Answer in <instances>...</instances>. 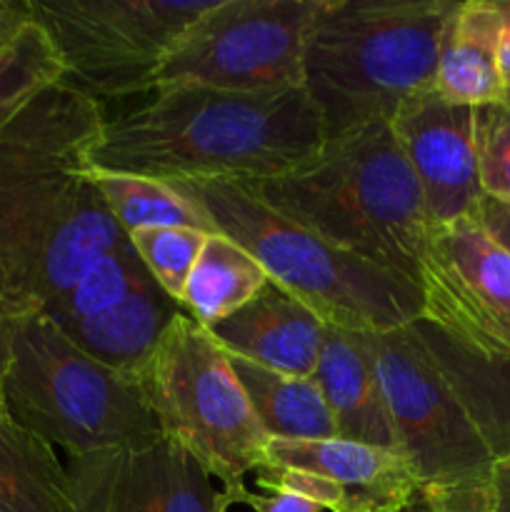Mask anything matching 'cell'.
Returning <instances> with one entry per match:
<instances>
[{
  "instance_id": "ac0fdd59",
  "label": "cell",
  "mask_w": 510,
  "mask_h": 512,
  "mask_svg": "<svg viewBox=\"0 0 510 512\" xmlns=\"http://www.w3.org/2000/svg\"><path fill=\"white\" fill-rule=\"evenodd\" d=\"M428 278H438L473 308L510 323V253L473 218L433 228Z\"/></svg>"
},
{
  "instance_id": "2e32d148",
  "label": "cell",
  "mask_w": 510,
  "mask_h": 512,
  "mask_svg": "<svg viewBox=\"0 0 510 512\" xmlns=\"http://www.w3.org/2000/svg\"><path fill=\"white\" fill-rule=\"evenodd\" d=\"M313 378L333 418L335 438L395 450V435L363 333L325 325Z\"/></svg>"
},
{
  "instance_id": "836d02e7",
  "label": "cell",
  "mask_w": 510,
  "mask_h": 512,
  "mask_svg": "<svg viewBox=\"0 0 510 512\" xmlns=\"http://www.w3.org/2000/svg\"><path fill=\"white\" fill-rule=\"evenodd\" d=\"M498 3V70L505 90L510 93V0Z\"/></svg>"
},
{
  "instance_id": "52a82bcc",
  "label": "cell",
  "mask_w": 510,
  "mask_h": 512,
  "mask_svg": "<svg viewBox=\"0 0 510 512\" xmlns=\"http://www.w3.org/2000/svg\"><path fill=\"white\" fill-rule=\"evenodd\" d=\"M135 380L160 433L220 480V490L245 485V475L265 463L270 438L228 353L190 315H175Z\"/></svg>"
},
{
  "instance_id": "8992f818",
  "label": "cell",
  "mask_w": 510,
  "mask_h": 512,
  "mask_svg": "<svg viewBox=\"0 0 510 512\" xmlns=\"http://www.w3.org/2000/svg\"><path fill=\"white\" fill-rule=\"evenodd\" d=\"M5 410L70 458L160 433L135 375L90 358L40 313L15 325Z\"/></svg>"
},
{
  "instance_id": "e0dca14e",
  "label": "cell",
  "mask_w": 510,
  "mask_h": 512,
  "mask_svg": "<svg viewBox=\"0 0 510 512\" xmlns=\"http://www.w3.org/2000/svg\"><path fill=\"white\" fill-rule=\"evenodd\" d=\"M433 90L455 105L500 103L508 98L498 70V3L458 0L440 45Z\"/></svg>"
},
{
  "instance_id": "f1b7e54d",
  "label": "cell",
  "mask_w": 510,
  "mask_h": 512,
  "mask_svg": "<svg viewBox=\"0 0 510 512\" xmlns=\"http://www.w3.org/2000/svg\"><path fill=\"white\" fill-rule=\"evenodd\" d=\"M218 500L223 512H228L233 505H248L253 512H323V508L315 505L313 500H305L295 493L270 490L268 495H260L245 485H238L233 490H218Z\"/></svg>"
},
{
  "instance_id": "4fadbf2b",
  "label": "cell",
  "mask_w": 510,
  "mask_h": 512,
  "mask_svg": "<svg viewBox=\"0 0 510 512\" xmlns=\"http://www.w3.org/2000/svg\"><path fill=\"white\" fill-rule=\"evenodd\" d=\"M388 125L418 180L430 225L445 228L473 218L485 198L475 155V108L425 90L405 100Z\"/></svg>"
},
{
  "instance_id": "603a6c76",
  "label": "cell",
  "mask_w": 510,
  "mask_h": 512,
  "mask_svg": "<svg viewBox=\"0 0 510 512\" xmlns=\"http://www.w3.org/2000/svg\"><path fill=\"white\" fill-rule=\"evenodd\" d=\"M88 180L125 235L143 228H193L218 233L210 215L183 188L133 173L88 165Z\"/></svg>"
},
{
  "instance_id": "e575fe53",
  "label": "cell",
  "mask_w": 510,
  "mask_h": 512,
  "mask_svg": "<svg viewBox=\"0 0 510 512\" xmlns=\"http://www.w3.org/2000/svg\"><path fill=\"white\" fill-rule=\"evenodd\" d=\"M508 463H510V458H508Z\"/></svg>"
},
{
  "instance_id": "8fae6325",
  "label": "cell",
  "mask_w": 510,
  "mask_h": 512,
  "mask_svg": "<svg viewBox=\"0 0 510 512\" xmlns=\"http://www.w3.org/2000/svg\"><path fill=\"white\" fill-rule=\"evenodd\" d=\"M255 478L330 512H410L423 493L403 455L340 438L270 440Z\"/></svg>"
},
{
  "instance_id": "ba28073f",
  "label": "cell",
  "mask_w": 510,
  "mask_h": 512,
  "mask_svg": "<svg viewBox=\"0 0 510 512\" xmlns=\"http://www.w3.org/2000/svg\"><path fill=\"white\" fill-rule=\"evenodd\" d=\"M215 0H30L63 65V83L88 98L155 90L180 35Z\"/></svg>"
},
{
  "instance_id": "9c48e42d",
  "label": "cell",
  "mask_w": 510,
  "mask_h": 512,
  "mask_svg": "<svg viewBox=\"0 0 510 512\" xmlns=\"http://www.w3.org/2000/svg\"><path fill=\"white\" fill-rule=\"evenodd\" d=\"M333 0H215L155 78L235 93L303 88L305 48Z\"/></svg>"
},
{
  "instance_id": "d4e9b609",
  "label": "cell",
  "mask_w": 510,
  "mask_h": 512,
  "mask_svg": "<svg viewBox=\"0 0 510 512\" xmlns=\"http://www.w3.org/2000/svg\"><path fill=\"white\" fill-rule=\"evenodd\" d=\"M63 80V65L53 43L33 20L28 30L0 53V130L38 98L45 88Z\"/></svg>"
},
{
  "instance_id": "30bf717a",
  "label": "cell",
  "mask_w": 510,
  "mask_h": 512,
  "mask_svg": "<svg viewBox=\"0 0 510 512\" xmlns=\"http://www.w3.org/2000/svg\"><path fill=\"white\" fill-rule=\"evenodd\" d=\"M395 450L420 488H450L490 478L500 463L468 408L410 330L363 333Z\"/></svg>"
},
{
  "instance_id": "cb8c5ba5",
  "label": "cell",
  "mask_w": 510,
  "mask_h": 512,
  "mask_svg": "<svg viewBox=\"0 0 510 512\" xmlns=\"http://www.w3.org/2000/svg\"><path fill=\"white\" fill-rule=\"evenodd\" d=\"M153 285L158 283L148 273V268H145L143 260L138 258V253H135L128 240L125 245L115 248L113 253L103 255L98 263L90 265L80 275L78 283L70 290H65L40 315L53 320L58 328H63V325L78 323V320L90 318V315L103 313V310L113 308V305L130 298V295L140 293L145 288H153Z\"/></svg>"
},
{
  "instance_id": "f546056e",
  "label": "cell",
  "mask_w": 510,
  "mask_h": 512,
  "mask_svg": "<svg viewBox=\"0 0 510 512\" xmlns=\"http://www.w3.org/2000/svg\"><path fill=\"white\" fill-rule=\"evenodd\" d=\"M33 25L30 0H0V53Z\"/></svg>"
},
{
  "instance_id": "5bb4252c",
  "label": "cell",
  "mask_w": 510,
  "mask_h": 512,
  "mask_svg": "<svg viewBox=\"0 0 510 512\" xmlns=\"http://www.w3.org/2000/svg\"><path fill=\"white\" fill-rule=\"evenodd\" d=\"M208 330L228 355L303 378L318 370L325 338L323 320L270 280L253 300Z\"/></svg>"
},
{
  "instance_id": "4316f807",
  "label": "cell",
  "mask_w": 510,
  "mask_h": 512,
  "mask_svg": "<svg viewBox=\"0 0 510 512\" xmlns=\"http://www.w3.org/2000/svg\"><path fill=\"white\" fill-rule=\"evenodd\" d=\"M475 155L485 198L510 205V95L475 108Z\"/></svg>"
},
{
  "instance_id": "83f0119b",
  "label": "cell",
  "mask_w": 510,
  "mask_h": 512,
  "mask_svg": "<svg viewBox=\"0 0 510 512\" xmlns=\"http://www.w3.org/2000/svg\"><path fill=\"white\" fill-rule=\"evenodd\" d=\"M488 480H473L450 488H425L418 505L423 512H488Z\"/></svg>"
},
{
  "instance_id": "3957f363",
  "label": "cell",
  "mask_w": 510,
  "mask_h": 512,
  "mask_svg": "<svg viewBox=\"0 0 510 512\" xmlns=\"http://www.w3.org/2000/svg\"><path fill=\"white\" fill-rule=\"evenodd\" d=\"M248 188L300 228L423 288L433 225L388 123L328 140L303 168Z\"/></svg>"
},
{
  "instance_id": "ffe728a7",
  "label": "cell",
  "mask_w": 510,
  "mask_h": 512,
  "mask_svg": "<svg viewBox=\"0 0 510 512\" xmlns=\"http://www.w3.org/2000/svg\"><path fill=\"white\" fill-rule=\"evenodd\" d=\"M260 428L270 440H328L335 425L315 378L285 375L228 355Z\"/></svg>"
},
{
  "instance_id": "d6986e66",
  "label": "cell",
  "mask_w": 510,
  "mask_h": 512,
  "mask_svg": "<svg viewBox=\"0 0 510 512\" xmlns=\"http://www.w3.org/2000/svg\"><path fill=\"white\" fill-rule=\"evenodd\" d=\"M178 313H183V308L153 285L60 330L98 363L135 375Z\"/></svg>"
},
{
  "instance_id": "7c38bea8",
  "label": "cell",
  "mask_w": 510,
  "mask_h": 512,
  "mask_svg": "<svg viewBox=\"0 0 510 512\" xmlns=\"http://www.w3.org/2000/svg\"><path fill=\"white\" fill-rule=\"evenodd\" d=\"M70 512H223L213 478L163 433L70 458Z\"/></svg>"
},
{
  "instance_id": "9a60e30c",
  "label": "cell",
  "mask_w": 510,
  "mask_h": 512,
  "mask_svg": "<svg viewBox=\"0 0 510 512\" xmlns=\"http://www.w3.org/2000/svg\"><path fill=\"white\" fill-rule=\"evenodd\" d=\"M410 330L448 378L498 460L510 458V333L503 338H455L415 318Z\"/></svg>"
},
{
  "instance_id": "5b68a950",
  "label": "cell",
  "mask_w": 510,
  "mask_h": 512,
  "mask_svg": "<svg viewBox=\"0 0 510 512\" xmlns=\"http://www.w3.org/2000/svg\"><path fill=\"white\" fill-rule=\"evenodd\" d=\"M178 188L210 215L218 233L243 245L263 265L270 283L308 305L325 325L385 333L423 313L418 285L300 228L268 208L248 185L188 183Z\"/></svg>"
},
{
  "instance_id": "6da1fadb",
  "label": "cell",
  "mask_w": 510,
  "mask_h": 512,
  "mask_svg": "<svg viewBox=\"0 0 510 512\" xmlns=\"http://www.w3.org/2000/svg\"><path fill=\"white\" fill-rule=\"evenodd\" d=\"M98 100L45 88L0 130V308L45 313L103 255L128 243L88 180Z\"/></svg>"
},
{
  "instance_id": "1f68e13d",
  "label": "cell",
  "mask_w": 510,
  "mask_h": 512,
  "mask_svg": "<svg viewBox=\"0 0 510 512\" xmlns=\"http://www.w3.org/2000/svg\"><path fill=\"white\" fill-rule=\"evenodd\" d=\"M18 320L20 318L0 308V418L8 415V410H5V378H8L10 360H13V338Z\"/></svg>"
},
{
  "instance_id": "7402d4cb",
  "label": "cell",
  "mask_w": 510,
  "mask_h": 512,
  "mask_svg": "<svg viewBox=\"0 0 510 512\" xmlns=\"http://www.w3.org/2000/svg\"><path fill=\"white\" fill-rule=\"evenodd\" d=\"M0 512H70L68 468L8 415L0 418Z\"/></svg>"
},
{
  "instance_id": "4dcf8cb0",
  "label": "cell",
  "mask_w": 510,
  "mask_h": 512,
  "mask_svg": "<svg viewBox=\"0 0 510 512\" xmlns=\"http://www.w3.org/2000/svg\"><path fill=\"white\" fill-rule=\"evenodd\" d=\"M473 220L510 253V205L498 203L493 198H483L475 208Z\"/></svg>"
},
{
  "instance_id": "44dd1931",
  "label": "cell",
  "mask_w": 510,
  "mask_h": 512,
  "mask_svg": "<svg viewBox=\"0 0 510 512\" xmlns=\"http://www.w3.org/2000/svg\"><path fill=\"white\" fill-rule=\"evenodd\" d=\"M265 283L268 273L243 245L213 233L205 240L178 303L195 323L210 328L253 300Z\"/></svg>"
},
{
  "instance_id": "d6a6232c",
  "label": "cell",
  "mask_w": 510,
  "mask_h": 512,
  "mask_svg": "<svg viewBox=\"0 0 510 512\" xmlns=\"http://www.w3.org/2000/svg\"><path fill=\"white\" fill-rule=\"evenodd\" d=\"M488 512H510V463L500 460L488 480Z\"/></svg>"
},
{
  "instance_id": "484cf974",
  "label": "cell",
  "mask_w": 510,
  "mask_h": 512,
  "mask_svg": "<svg viewBox=\"0 0 510 512\" xmlns=\"http://www.w3.org/2000/svg\"><path fill=\"white\" fill-rule=\"evenodd\" d=\"M208 235L213 233L193 228H143L133 230L128 240L158 288L178 303Z\"/></svg>"
},
{
  "instance_id": "7a4b0ae2",
  "label": "cell",
  "mask_w": 510,
  "mask_h": 512,
  "mask_svg": "<svg viewBox=\"0 0 510 512\" xmlns=\"http://www.w3.org/2000/svg\"><path fill=\"white\" fill-rule=\"evenodd\" d=\"M323 145V123L305 88L160 85L148 103L103 120L90 165L175 185H258L303 168Z\"/></svg>"
},
{
  "instance_id": "277c9868",
  "label": "cell",
  "mask_w": 510,
  "mask_h": 512,
  "mask_svg": "<svg viewBox=\"0 0 510 512\" xmlns=\"http://www.w3.org/2000/svg\"><path fill=\"white\" fill-rule=\"evenodd\" d=\"M458 0H333L305 48L303 88L325 143L433 90L440 45Z\"/></svg>"
}]
</instances>
